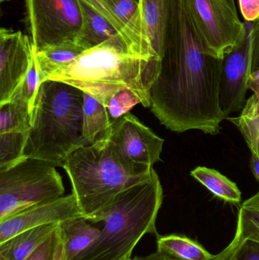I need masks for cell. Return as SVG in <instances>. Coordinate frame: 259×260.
<instances>
[{
    "label": "cell",
    "mask_w": 259,
    "mask_h": 260,
    "mask_svg": "<svg viewBox=\"0 0 259 260\" xmlns=\"http://www.w3.org/2000/svg\"><path fill=\"white\" fill-rule=\"evenodd\" d=\"M138 3L151 47L155 56L161 60L168 20L170 0H139Z\"/></svg>",
    "instance_id": "obj_14"
},
{
    "label": "cell",
    "mask_w": 259,
    "mask_h": 260,
    "mask_svg": "<svg viewBox=\"0 0 259 260\" xmlns=\"http://www.w3.org/2000/svg\"><path fill=\"white\" fill-rule=\"evenodd\" d=\"M161 65V61L104 43L85 50L71 63L49 75L44 82L58 81L72 85L106 108L116 94L129 89L138 94L144 108H151V90Z\"/></svg>",
    "instance_id": "obj_2"
},
{
    "label": "cell",
    "mask_w": 259,
    "mask_h": 260,
    "mask_svg": "<svg viewBox=\"0 0 259 260\" xmlns=\"http://www.w3.org/2000/svg\"><path fill=\"white\" fill-rule=\"evenodd\" d=\"M249 89L257 93L259 91V70L255 73H252L249 79Z\"/></svg>",
    "instance_id": "obj_32"
},
{
    "label": "cell",
    "mask_w": 259,
    "mask_h": 260,
    "mask_svg": "<svg viewBox=\"0 0 259 260\" xmlns=\"http://www.w3.org/2000/svg\"><path fill=\"white\" fill-rule=\"evenodd\" d=\"M157 251L176 260H214L217 255L191 238L179 235L158 236Z\"/></svg>",
    "instance_id": "obj_18"
},
{
    "label": "cell",
    "mask_w": 259,
    "mask_h": 260,
    "mask_svg": "<svg viewBox=\"0 0 259 260\" xmlns=\"http://www.w3.org/2000/svg\"><path fill=\"white\" fill-rule=\"evenodd\" d=\"M132 260H176L157 251L144 256H135Z\"/></svg>",
    "instance_id": "obj_30"
},
{
    "label": "cell",
    "mask_w": 259,
    "mask_h": 260,
    "mask_svg": "<svg viewBox=\"0 0 259 260\" xmlns=\"http://www.w3.org/2000/svg\"><path fill=\"white\" fill-rule=\"evenodd\" d=\"M137 2H139V0H136Z\"/></svg>",
    "instance_id": "obj_34"
},
{
    "label": "cell",
    "mask_w": 259,
    "mask_h": 260,
    "mask_svg": "<svg viewBox=\"0 0 259 260\" xmlns=\"http://www.w3.org/2000/svg\"><path fill=\"white\" fill-rule=\"evenodd\" d=\"M141 99L136 93L126 89L116 94L106 106L111 121L114 123L120 117L128 114L138 104H141Z\"/></svg>",
    "instance_id": "obj_24"
},
{
    "label": "cell",
    "mask_w": 259,
    "mask_h": 260,
    "mask_svg": "<svg viewBox=\"0 0 259 260\" xmlns=\"http://www.w3.org/2000/svg\"><path fill=\"white\" fill-rule=\"evenodd\" d=\"M89 145L83 136V91L58 81L41 83L24 158L38 159L63 168L73 152Z\"/></svg>",
    "instance_id": "obj_4"
},
{
    "label": "cell",
    "mask_w": 259,
    "mask_h": 260,
    "mask_svg": "<svg viewBox=\"0 0 259 260\" xmlns=\"http://www.w3.org/2000/svg\"><path fill=\"white\" fill-rule=\"evenodd\" d=\"M214 260H259V242L250 239H233Z\"/></svg>",
    "instance_id": "obj_22"
},
{
    "label": "cell",
    "mask_w": 259,
    "mask_h": 260,
    "mask_svg": "<svg viewBox=\"0 0 259 260\" xmlns=\"http://www.w3.org/2000/svg\"><path fill=\"white\" fill-rule=\"evenodd\" d=\"M240 12L248 22H255L259 18V0H238Z\"/></svg>",
    "instance_id": "obj_27"
},
{
    "label": "cell",
    "mask_w": 259,
    "mask_h": 260,
    "mask_svg": "<svg viewBox=\"0 0 259 260\" xmlns=\"http://www.w3.org/2000/svg\"><path fill=\"white\" fill-rule=\"evenodd\" d=\"M60 224L29 229L0 244V260H26Z\"/></svg>",
    "instance_id": "obj_15"
},
{
    "label": "cell",
    "mask_w": 259,
    "mask_h": 260,
    "mask_svg": "<svg viewBox=\"0 0 259 260\" xmlns=\"http://www.w3.org/2000/svg\"><path fill=\"white\" fill-rule=\"evenodd\" d=\"M130 260H132V259H130Z\"/></svg>",
    "instance_id": "obj_35"
},
{
    "label": "cell",
    "mask_w": 259,
    "mask_h": 260,
    "mask_svg": "<svg viewBox=\"0 0 259 260\" xmlns=\"http://www.w3.org/2000/svg\"><path fill=\"white\" fill-rule=\"evenodd\" d=\"M26 260H65L60 224Z\"/></svg>",
    "instance_id": "obj_23"
},
{
    "label": "cell",
    "mask_w": 259,
    "mask_h": 260,
    "mask_svg": "<svg viewBox=\"0 0 259 260\" xmlns=\"http://www.w3.org/2000/svg\"><path fill=\"white\" fill-rule=\"evenodd\" d=\"M85 219L110 205L123 191L150 177L134 174L114 154L106 134L73 152L63 167Z\"/></svg>",
    "instance_id": "obj_5"
},
{
    "label": "cell",
    "mask_w": 259,
    "mask_h": 260,
    "mask_svg": "<svg viewBox=\"0 0 259 260\" xmlns=\"http://www.w3.org/2000/svg\"><path fill=\"white\" fill-rule=\"evenodd\" d=\"M251 50H252L251 71L253 73L259 70V18L252 24Z\"/></svg>",
    "instance_id": "obj_28"
},
{
    "label": "cell",
    "mask_w": 259,
    "mask_h": 260,
    "mask_svg": "<svg viewBox=\"0 0 259 260\" xmlns=\"http://www.w3.org/2000/svg\"><path fill=\"white\" fill-rule=\"evenodd\" d=\"M62 177L56 166L24 158L0 171V221L25 209L63 197Z\"/></svg>",
    "instance_id": "obj_6"
},
{
    "label": "cell",
    "mask_w": 259,
    "mask_h": 260,
    "mask_svg": "<svg viewBox=\"0 0 259 260\" xmlns=\"http://www.w3.org/2000/svg\"><path fill=\"white\" fill-rule=\"evenodd\" d=\"M205 50L223 59L240 41L245 23L237 14L234 0H188Z\"/></svg>",
    "instance_id": "obj_9"
},
{
    "label": "cell",
    "mask_w": 259,
    "mask_h": 260,
    "mask_svg": "<svg viewBox=\"0 0 259 260\" xmlns=\"http://www.w3.org/2000/svg\"><path fill=\"white\" fill-rule=\"evenodd\" d=\"M222 59L205 50L188 0H170L161 70L151 109L161 124L182 133L217 135L225 117L219 104Z\"/></svg>",
    "instance_id": "obj_1"
},
{
    "label": "cell",
    "mask_w": 259,
    "mask_h": 260,
    "mask_svg": "<svg viewBox=\"0 0 259 260\" xmlns=\"http://www.w3.org/2000/svg\"><path fill=\"white\" fill-rule=\"evenodd\" d=\"M191 176L218 198L231 203L241 202V191L237 185L219 171L206 167H198L191 171Z\"/></svg>",
    "instance_id": "obj_20"
},
{
    "label": "cell",
    "mask_w": 259,
    "mask_h": 260,
    "mask_svg": "<svg viewBox=\"0 0 259 260\" xmlns=\"http://www.w3.org/2000/svg\"><path fill=\"white\" fill-rule=\"evenodd\" d=\"M80 3L83 11L84 26L78 41L86 50L104 43H109L128 53L144 57L138 47L129 38L120 33L107 19L85 2L80 0Z\"/></svg>",
    "instance_id": "obj_13"
},
{
    "label": "cell",
    "mask_w": 259,
    "mask_h": 260,
    "mask_svg": "<svg viewBox=\"0 0 259 260\" xmlns=\"http://www.w3.org/2000/svg\"><path fill=\"white\" fill-rule=\"evenodd\" d=\"M244 23L245 31L241 39L222 59L219 104L226 119L233 113L243 111L252 75V24Z\"/></svg>",
    "instance_id": "obj_10"
},
{
    "label": "cell",
    "mask_w": 259,
    "mask_h": 260,
    "mask_svg": "<svg viewBox=\"0 0 259 260\" xmlns=\"http://www.w3.org/2000/svg\"><path fill=\"white\" fill-rule=\"evenodd\" d=\"M6 1H9V0H0V2H1V3H3V2H6Z\"/></svg>",
    "instance_id": "obj_33"
},
{
    "label": "cell",
    "mask_w": 259,
    "mask_h": 260,
    "mask_svg": "<svg viewBox=\"0 0 259 260\" xmlns=\"http://www.w3.org/2000/svg\"><path fill=\"white\" fill-rule=\"evenodd\" d=\"M251 154H252L250 159L251 170L259 183V157L254 151H251Z\"/></svg>",
    "instance_id": "obj_31"
},
{
    "label": "cell",
    "mask_w": 259,
    "mask_h": 260,
    "mask_svg": "<svg viewBox=\"0 0 259 260\" xmlns=\"http://www.w3.org/2000/svg\"><path fill=\"white\" fill-rule=\"evenodd\" d=\"M234 239H250L259 242V191L240 206Z\"/></svg>",
    "instance_id": "obj_21"
},
{
    "label": "cell",
    "mask_w": 259,
    "mask_h": 260,
    "mask_svg": "<svg viewBox=\"0 0 259 260\" xmlns=\"http://www.w3.org/2000/svg\"><path fill=\"white\" fill-rule=\"evenodd\" d=\"M85 50L78 40L49 46L42 50L35 49L41 84L49 75L71 63Z\"/></svg>",
    "instance_id": "obj_16"
},
{
    "label": "cell",
    "mask_w": 259,
    "mask_h": 260,
    "mask_svg": "<svg viewBox=\"0 0 259 260\" xmlns=\"http://www.w3.org/2000/svg\"><path fill=\"white\" fill-rule=\"evenodd\" d=\"M85 2L87 4L89 5L91 7H92L96 12H98L99 14L104 17L106 19H107L120 33L123 34L125 37L129 38L137 47L138 50L141 51V54L144 56V57L149 58V59H152V58L147 57L143 53L142 50H141L138 44H136L135 41H134L132 35L129 33L128 29L126 28V26L123 24L119 19L118 17L114 13V10H113L112 7H111V0H82Z\"/></svg>",
    "instance_id": "obj_26"
},
{
    "label": "cell",
    "mask_w": 259,
    "mask_h": 260,
    "mask_svg": "<svg viewBox=\"0 0 259 260\" xmlns=\"http://www.w3.org/2000/svg\"><path fill=\"white\" fill-rule=\"evenodd\" d=\"M259 115V91L254 93L241 111L240 117L243 118H254Z\"/></svg>",
    "instance_id": "obj_29"
},
{
    "label": "cell",
    "mask_w": 259,
    "mask_h": 260,
    "mask_svg": "<svg viewBox=\"0 0 259 260\" xmlns=\"http://www.w3.org/2000/svg\"><path fill=\"white\" fill-rule=\"evenodd\" d=\"M83 217L77 200L71 192L65 197L25 209L0 221V244L15 235L47 224Z\"/></svg>",
    "instance_id": "obj_12"
},
{
    "label": "cell",
    "mask_w": 259,
    "mask_h": 260,
    "mask_svg": "<svg viewBox=\"0 0 259 260\" xmlns=\"http://www.w3.org/2000/svg\"><path fill=\"white\" fill-rule=\"evenodd\" d=\"M25 26L36 50L77 41L84 26L80 0H24Z\"/></svg>",
    "instance_id": "obj_7"
},
{
    "label": "cell",
    "mask_w": 259,
    "mask_h": 260,
    "mask_svg": "<svg viewBox=\"0 0 259 260\" xmlns=\"http://www.w3.org/2000/svg\"><path fill=\"white\" fill-rule=\"evenodd\" d=\"M112 125L106 107L83 92V136L90 145L100 139Z\"/></svg>",
    "instance_id": "obj_19"
},
{
    "label": "cell",
    "mask_w": 259,
    "mask_h": 260,
    "mask_svg": "<svg viewBox=\"0 0 259 260\" xmlns=\"http://www.w3.org/2000/svg\"><path fill=\"white\" fill-rule=\"evenodd\" d=\"M227 119L237 126L250 151L256 153L259 157V115L251 119L243 118L240 116Z\"/></svg>",
    "instance_id": "obj_25"
},
{
    "label": "cell",
    "mask_w": 259,
    "mask_h": 260,
    "mask_svg": "<svg viewBox=\"0 0 259 260\" xmlns=\"http://www.w3.org/2000/svg\"><path fill=\"white\" fill-rule=\"evenodd\" d=\"M164 200L159 177L155 170L150 177L119 194L112 203L86 219L103 223L99 236L73 260H130L140 240L157 235L156 220Z\"/></svg>",
    "instance_id": "obj_3"
},
{
    "label": "cell",
    "mask_w": 259,
    "mask_h": 260,
    "mask_svg": "<svg viewBox=\"0 0 259 260\" xmlns=\"http://www.w3.org/2000/svg\"><path fill=\"white\" fill-rule=\"evenodd\" d=\"M65 260H73L88 248L100 235V229L94 227L84 217L61 223Z\"/></svg>",
    "instance_id": "obj_17"
},
{
    "label": "cell",
    "mask_w": 259,
    "mask_h": 260,
    "mask_svg": "<svg viewBox=\"0 0 259 260\" xmlns=\"http://www.w3.org/2000/svg\"><path fill=\"white\" fill-rule=\"evenodd\" d=\"M105 134L119 161L134 174H150L161 160L164 139L130 113L114 122Z\"/></svg>",
    "instance_id": "obj_8"
},
{
    "label": "cell",
    "mask_w": 259,
    "mask_h": 260,
    "mask_svg": "<svg viewBox=\"0 0 259 260\" xmlns=\"http://www.w3.org/2000/svg\"><path fill=\"white\" fill-rule=\"evenodd\" d=\"M34 48L30 37L0 29V105L10 102L31 67Z\"/></svg>",
    "instance_id": "obj_11"
}]
</instances>
